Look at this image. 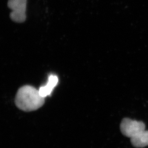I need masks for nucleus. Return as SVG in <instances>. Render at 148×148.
<instances>
[{
	"label": "nucleus",
	"mask_w": 148,
	"mask_h": 148,
	"mask_svg": "<svg viewBox=\"0 0 148 148\" xmlns=\"http://www.w3.org/2000/svg\"><path fill=\"white\" fill-rule=\"evenodd\" d=\"M58 82L57 76L53 74L50 75L48 77V81L46 85L41 87L39 90L40 95L44 98L50 95Z\"/></svg>",
	"instance_id": "obj_4"
},
{
	"label": "nucleus",
	"mask_w": 148,
	"mask_h": 148,
	"mask_svg": "<svg viewBox=\"0 0 148 148\" xmlns=\"http://www.w3.org/2000/svg\"><path fill=\"white\" fill-rule=\"evenodd\" d=\"M27 0H8V6L11 9L10 17L15 22L22 23L26 18Z\"/></svg>",
	"instance_id": "obj_3"
},
{
	"label": "nucleus",
	"mask_w": 148,
	"mask_h": 148,
	"mask_svg": "<svg viewBox=\"0 0 148 148\" xmlns=\"http://www.w3.org/2000/svg\"><path fill=\"white\" fill-rule=\"evenodd\" d=\"M131 143L136 148H143L148 146V130H144L132 137Z\"/></svg>",
	"instance_id": "obj_5"
},
{
	"label": "nucleus",
	"mask_w": 148,
	"mask_h": 148,
	"mask_svg": "<svg viewBox=\"0 0 148 148\" xmlns=\"http://www.w3.org/2000/svg\"><path fill=\"white\" fill-rule=\"evenodd\" d=\"M44 98L39 91L30 85H25L20 88L15 96L17 107L25 112L36 110L44 105Z\"/></svg>",
	"instance_id": "obj_1"
},
{
	"label": "nucleus",
	"mask_w": 148,
	"mask_h": 148,
	"mask_svg": "<svg viewBox=\"0 0 148 148\" xmlns=\"http://www.w3.org/2000/svg\"><path fill=\"white\" fill-rule=\"evenodd\" d=\"M120 130L123 135L131 138L140 132L145 130V125L143 122L126 118L122 121Z\"/></svg>",
	"instance_id": "obj_2"
}]
</instances>
